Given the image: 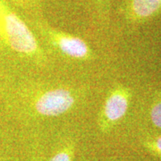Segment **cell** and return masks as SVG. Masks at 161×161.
<instances>
[{
    "label": "cell",
    "mask_w": 161,
    "mask_h": 161,
    "mask_svg": "<svg viewBox=\"0 0 161 161\" xmlns=\"http://www.w3.org/2000/svg\"><path fill=\"white\" fill-rule=\"evenodd\" d=\"M0 31L14 51L28 57H39L40 48L33 33L21 18L0 4Z\"/></svg>",
    "instance_id": "obj_1"
},
{
    "label": "cell",
    "mask_w": 161,
    "mask_h": 161,
    "mask_svg": "<svg viewBox=\"0 0 161 161\" xmlns=\"http://www.w3.org/2000/svg\"><path fill=\"white\" fill-rule=\"evenodd\" d=\"M73 92L66 89L47 91L35 100V110L44 116H58L68 112L75 104Z\"/></svg>",
    "instance_id": "obj_2"
},
{
    "label": "cell",
    "mask_w": 161,
    "mask_h": 161,
    "mask_svg": "<svg viewBox=\"0 0 161 161\" xmlns=\"http://www.w3.org/2000/svg\"><path fill=\"white\" fill-rule=\"evenodd\" d=\"M47 34L52 43L64 55L79 60L88 59L91 57L92 52L90 47L86 42L80 38L53 30L48 31Z\"/></svg>",
    "instance_id": "obj_3"
},
{
    "label": "cell",
    "mask_w": 161,
    "mask_h": 161,
    "mask_svg": "<svg viewBox=\"0 0 161 161\" xmlns=\"http://www.w3.org/2000/svg\"><path fill=\"white\" fill-rule=\"evenodd\" d=\"M128 109V95L123 89H115L110 92L104 104L101 113L100 126L102 130L119 121Z\"/></svg>",
    "instance_id": "obj_4"
},
{
    "label": "cell",
    "mask_w": 161,
    "mask_h": 161,
    "mask_svg": "<svg viewBox=\"0 0 161 161\" xmlns=\"http://www.w3.org/2000/svg\"><path fill=\"white\" fill-rule=\"evenodd\" d=\"M161 7V0H132V11L138 18L153 15Z\"/></svg>",
    "instance_id": "obj_5"
},
{
    "label": "cell",
    "mask_w": 161,
    "mask_h": 161,
    "mask_svg": "<svg viewBox=\"0 0 161 161\" xmlns=\"http://www.w3.org/2000/svg\"><path fill=\"white\" fill-rule=\"evenodd\" d=\"M150 117L152 123L156 126L161 128V101L156 104L152 108L150 112Z\"/></svg>",
    "instance_id": "obj_6"
},
{
    "label": "cell",
    "mask_w": 161,
    "mask_h": 161,
    "mask_svg": "<svg viewBox=\"0 0 161 161\" xmlns=\"http://www.w3.org/2000/svg\"><path fill=\"white\" fill-rule=\"evenodd\" d=\"M48 161H72V151L68 149L58 151Z\"/></svg>",
    "instance_id": "obj_7"
},
{
    "label": "cell",
    "mask_w": 161,
    "mask_h": 161,
    "mask_svg": "<svg viewBox=\"0 0 161 161\" xmlns=\"http://www.w3.org/2000/svg\"><path fill=\"white\" fill-rule=\"evenodd\" d=\"M155 146H156V149L158 151H159L161 153V137L157 139V141H156L155 142Z\"/></svg>",
    "instance_id": "obj_8"
},
{
    "label": "cell",
    "mask_w": 161,
    "mask_h": 161,
    "mask_svg": "<svg viewBox=\"0 0 161 161\" xmlns=\"http://www.w3.org/2000/svg\"><path fill=\"white\" fill-rule=\"evenodd\" d=\"M22 1H23V0H22Z\"/></svg>",
    "instance_id": "obj_9"
}]
</instances>
